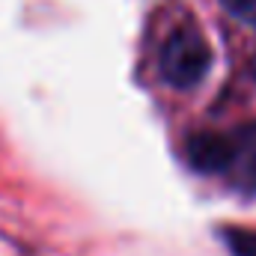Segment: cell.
<instances>
[{
    "mask_svg": "<svg viewBox=\"0 0 256 256\" xmlns=\"http://www.w3.org/2000/svg\"><path fill=\"white\" fill-rule=\"evenodd\" d=\"M212 66V48L196 27H179L167 36L161 48V74L170 86L191 90L196 86Z\"/></svg>",
    "mask_w": 256,
    "mask_h": 256,
    "instance_id": "1",
    "label": "cell"
},
{
    "mask_svg": "<svg viewBox=\"0 0 256 256\" xmlns=\"http://www.w3.org/2000/svg\"><path fill=\"white\" fill-rule=\"evenodd\" d=\"M220 176H226V182H232L238 191L256 194V122L238 126L226 134V158Z\"/></svg>",
    "mask_w": 256,
    "mask_h": 256,
    "instance_id": "2",
    "label": "cell"
},
{
    "mask_svg": "<svg viewBox=\"0 0 256 256\" xmlns=\"http://www.w3.org/2000/svg\"><path fill=\"white\" fill-rule=\"evenodd\" d=\"M185 155H188L194 170H200V173H220L224 170V158H226V134L196 131V134L188 137Z\"/></svg>",
    "mask_w": 256,
    "mask_h": 256,
    "instance_id": "3",
    "label": "cell"
},
{
    "mask_svg": "<svg viewBox=\"0 0 256 256\" xmlns=\"http://www.w3.org/2000/svg\"><path fill=\"white\" fill-rule=\"evenodd\" d=\"M224 242L232 250V256H256V232L250 230H226Z\"/></svg>",
    "mask_w": 256,
    "mask_h": 256,
    "instance_id": "4",
    "label": "cell"
},
{
    "mask_svg": "<svg viewBox=\"0 0 256 256\" xmlns=\"http://www.w3.org/2000/svg\"><path fill=\"white\" fill-rule=\"evenodd\" d=\"M220 3L230 15H236L238 21L256 27V0H220Z\"/></svg>",
    "mask_w": 256,
    "mask_h": 256,
    "instance_id": "5",
    "label": "cell"
},
{
    "mask_svg": "<svg viewBox=\"0 0 256 256\" xmlns=\"http://www.w3.org/2000/svg\"><path fill=\"white\" fill-rule=\"evenodd\" d=\"M254 74H256V60H254Z\"/></svg>",
    "mask_w": 256,
    "mask_h": 256,
    "instance_id": "6",
    "label": "cell"
}]
</instances>
